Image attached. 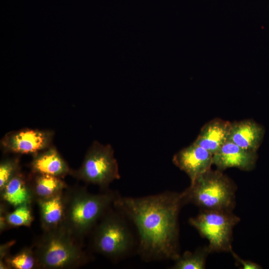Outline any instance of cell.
Returning a JSON list of instances; mask_svg holds the SVG:
<instances>
[{
  "mask_svg": "<svg viewBox=\"0 0 269 269\" xmlns=\"http://www.w3.org/2000/svg\"><path fill=\"white\" fill-rule=\"evenodd\" d=\"M182 193L166 191L141 197H121L113 206L135 225L143 259L173 260L179 256L178 216Z\"/></svg>",
  "mask_w": 269,
  "mask_h": 269,
  "instance_id": "cell-1",
  "label": "cell"
},
{
  "mask_svg": "<svg viewBox=\"0 0 269 269\" xmlns=\"http://www.w3.org/2000/svg\"><path fill=\"white\" fill-rule=\"evenodd\" d=\"M65 196V215L62 225L81 241L113 205L118 195L111 191L92 194L85 188L77 187L66 189Z\"/></svg>",
  "mask_w": 269,
  "mask_h": 269,
  "instance_id": "cell-2",
  "label": "cell"
},
{
  "mask_svg": "<svg viewBox=\"0 0 269 269\" xmlns=\"http://www.w3.org/2000/svg\"><path fill=\"white\" fill-rule=\"evenodd\" d=\"M80 241L63 225L43 231L33 247L39 268L67 269L83 266L88 258Z\"/></svg>",
  "mask_w": 269,
  "mask_h": 269,
  "instance_id": "cell-3",
  "label": "cell"
},
{
  "mask_svg": "<svg viewBox=\"0 0 269 269\" xmlns=\"http://www.w3.org/2000/svg\"><path fill=\"white\" fill-rule=\"evenodd\" d=\"M237 187L223 171L211 168L182 192L184 205L192 203L202 210L233 211Z\"/></svg>",
  "mask_w": 269,
  "mask_h": 269,
  "instance_id": "cell-4",
  "label": "cell"
},
{
  "mask_svg": "<svg viewBox=\"0 0 269 269\" xmlns=\"http://www.w3.org/2000/svg\"><path fill=\"white\" fill-rule=\"evenodd\" d=\"M240 218L233 211L202 210L189 219V224L208 241L212 252H230L232 250L233 232Z\"/></svg>",
  "mask_w": 269,
  "mask_h": 269,
  "instance_id": "cell-5",
  "label": "cell"
},
{
  "mask_svg": "<svg viewBox=\"0 0 269 269\" xmlns=\"http://www.w3.org/2000/svg\"><path fill=\"white\" fill-rule=\"evenodd\" d=\"M133 243L132 235L124 220L110 209L95 227L93 248L98 253L114 260L126 255Z\"/></svg>",
  "mask_w": 269,
  "mask_h": 269,
  "instance_id": "cell-6",
  "label": "cell"
},
{
  "mask_svg": "<svg viewBox=\"0 0 269 269\" xmlns=\"http://www.w3.org/2000/svg\"><path fill=\"white\" fill-rule=\"evenodd\" d=\"M70 174L87 183L106 189L114 180L120 178L112 146L94 141L80 167L76 170L71 169Z\"/></svg>",
  "mask_w": 269,
  "mask_h": 269,
  "instance_id": "cell-7",
  "label": "cell"
},
{
  "mask_svg": "<svg viewBox=\"0 0 269 269\" xmlns=\"http://www.w3.org/2000/svg\"><path fill=\"white\" fill-rule=\"evenodd\" d=\"M54 135L51 130L21 129L6 134L0 146L5 153L33 155L52 145Z\"/></svg>",
  "mask_w": 269,
  "mask_h": 269,
  "instance_id": "cell-8",
  "label": "cell"
},
{
  "mask_svg": "<svg viewBox=\"0 0 269 269\" xmlns=\"http://www.w3.org/2000/svg\"><path fill=\"white\" fill-rule=\"evenodd\" d=\"M213 154L193 142L175 154L173 163L184 171L190 179V183L211 168Z\"/></svg>",
  "mask_w": 269,
  "mask_h": 269,
  "instance_id": "cell-9",
  "label": "cell"
},
{
  "mask_svg": "<svg viewBox=\"0 0 269 269\" xmlns=\"http://www.w3.org/2000/svg\"><path fill=\"white\" fill-rule=\"evenodd\" d=\"M258 159L256 151L249 150L227 140L213 155V165L224 171L229 168H237L243 171H251Z\"/></svg>",
  "mask_w": 269,
  "mask_h": 269,
  "instance_id": "cell-10",
  "label": "cell"
},
{
  "mask_svg": "<svg viewBox=\"0 0 269 269\" xmlns=\"http://www.w3.org/2000/svg\"><path fill=\"white\" fill-rule=\"evenodd\" d=\"M264 128L252 119L231 122L228 140L244 149L256 151L265 135Z\"/></svg>",
  "mask_w": 269,
  "mask_h": 269,
  "instance_id": "cell-11",
  "label": "cell"
},
{
  "mask_svg": "<svg viewBox=\"0 0 269 269\" xmlns=\"http://www.w3.org/2000/svg\"><path fill=\"white\" fill-rule=\"evenodd\" d=\"M33 173L47 174L64 178L71 169L57 149L52 145L33 155L30 162Z\"/></svg>",
  "mask_w": 269,
  "mask_h": 269,
  "instance_id": "cell-12",
  "label": "cell"
},
{
  "mask_svg": "<svg viewBox=\"0 0 269 269\" xmlns=\"http://www.w3.org/2000/svg\"><path fill=\"white\" fill-rule=\"evenodd\" d=\"M231 122L219 118L206 123L193 142L213 155L228 140Z\"/></svg>",
  "mask_w": 269,
  "mask_h": 269,
  "instance_id": "cell-13",
  "label": "cell"
},
{
  "mask_svg": "<svg viewBox=\"0 0 269 269\" xmlns=\"http://www.w3.org/2000/svg\"><path fill=\"white\" fill-rule=\"evenodd\" d=\"M3 203L14 208L24 204H31L34 201L29 175L21 170L17 172L0 190Z\"/></svg>",
  "mask_w": 269,
  "mask_h": 269,
  "instance_id": "cell-14",
  "label": "cell"
},
{
  "mask_svg": "<svg viewBox=\"0 0 269 269\" xmlns=\"http://www.w3.org/2000/svg\"><path fill=\"white\" fill-rule=\"evenodd\" d=\"M65 190L49 198L36 201L43 231L54 229L63 224L65 208Z\"/></svg>",
  "mask_w": 269,
  "mask_h": 269,
  "instance_id": "cell-15",
  "label": "cell"
},
{
  "mask_svg": "<svg viewBox=\"0 0 269 269\" xmlns=\"http://www.w3.org/2000/svg\"><path fill=\"white\" fill-rule=\"evenodd\" d=\"M29 178L36 201L53 196L68 187L62 178L54 176L31 172Z\"/></svg>",
  "mask_w": 269,
  "mask_h": 269,
  "instance_id": "cell-16",
  "label": "cell"
},
{
  "mask_svg": "<svg viewBox=\"0 0 269 269\" xmlns=\"http://www.w3.org/2000/svg\"><path fill=\"white\" fill-rule=\"evenodd\" d=\"M39 268L33 247H26L14 255L8 254L0 264V269Z\"/></svg>",
  "mask_w": 269,
  "mask_h": 269,
  "instance_id": "cell-17",
  "label": "cell"
},
{
  "mask_svg": "<svg viewBox=\"0 0 269 269\" xmlns=\"http://www.w3.org/2000/svg\"><path fill=\"white\" fill-rule=\"evenodd\" d=\"M211 252L208 245L199 247L195 251L185 252L175 260L173 269H204L206 267L207 258Z\"/></svg>",
  "mask_w": 269,
  "mask_h": 269,
  "instance_id": "cell-18",
  "label": "cell"
},
{
  "mask_svg": "<svg viewBox=\"0 0 269 269\" xmlns=\"http://www.w3.org/2000/svg\"><path fill=\"white\" fill-rule=\"evenodd\" d=\"M31 205H22L12 212H4L6 227H29L33 220Z\"/></svg>",
  "mask_w": 269,
  "mask_h": 269,
  "instance_id": "cell-19",
  "label": "cell"
},
{
  "mask_svg": "<svg viewBox=\"0 0 269 269\" xmlns=\"http://www.w3.org/2000/svg\"><path fill=\"white\" fill-rule=\"evenodd\" d=\"M19 157L13 156L2 159L0 163V190L20 170Z\"/></svg>",
  "mask_w": 269,
  "mask_h": 269,
  "instance_id": "cell-20",
  "label": "cell"
},
{
  "mask_svg": "<svg viewBox=\"0 0 269 269\" xmlns=\"http://www.w3.org/2000/svg\"><path fill=\"white\" fill-rule=\"evenodd\" d=\"M230 253L234 258L236 261L237 263L241 266V269H261L262 267L259 264L248 260H244L241 258L237 254H236L232 250Z\"/></svg>",
  "mask_w": 269,
  "mask_h": 269,
  "instance_id": "cell-21",
  "label": "cell"
},
{
  "mask_svg": "<svg viewBox=\"0 0 269 269\" xmlns=\"http://www.w3.org/2000/svg\"><path fill=\"white\" fill-rule=\"evenodd\" d=\"M13 244L14 241H11L1 246L0 252V264L2 263L5 258L9 254L8 252L10 248Z\"/></svg>",
  "mask_w": 269,
  "mask_h": 269,
  "instance_id": "cell-22",
  "label": "cell"
}]
</instances>
